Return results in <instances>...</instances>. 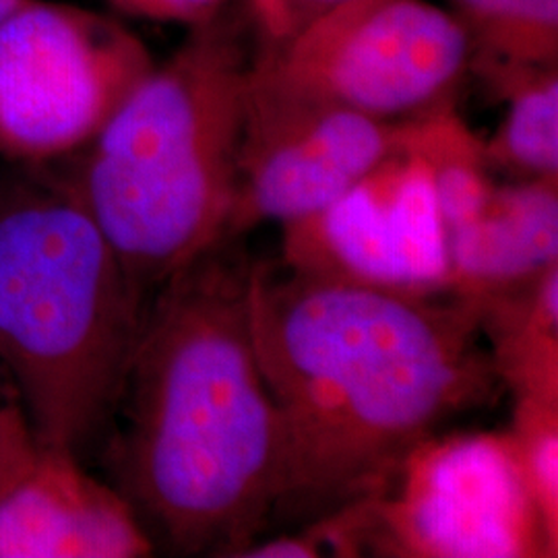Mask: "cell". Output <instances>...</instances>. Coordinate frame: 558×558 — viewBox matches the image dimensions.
<instances>
[{
    "instance_id": "cell-1",
    "label": "cell",
    "mask_w": 558,
    "mask_h": 558,
    "mask_svg": "<svg viewBox=\"0 0 558 558\" xmlns=\"http://www.w3.org/2000/svg\"><path fill=\"white\" fill-rule=\"evenodd\" d=\"M248 319L281 435L269 527L375 497L422 440L499 399L476 302L253 263Z\"/></svg>"
},
{
    "instance_id": "cell-2",
    "label": "cell",
    "mask_w": 558,
    "mask_h": 558,
    "mask_svg": "<svg viewBox=\"0 0 558 558\" xmlns=\"http://www.w3.org/2000/svg\"><path fill=\"white\" fill-rule=\"evenodd\" d=\"M246 236L220 239L151 294L110 442L114 486L151 539L236 557L269 532L281 435L251 336Z\"/></svg>"
},
{
    "instance_id": "cell-3",
    "label": "cell",
    "mask_w": 558,
    "mask_h": 558,
    "mask_svg": "<svg viewBox=\"0 0 558 558\" xmlns=\"http://www.w3.org/2000/svg\"><path fill=\"white\" fill-rule=\"evenodd\" d=\"M251 69L220 15L154 64L85 147L71 189L147 300L226 234Z\"/></svg>"
},
{
    "instance_id": "cell-4",
    "label": "cell",
    "mask_w": 558,
    "mask_h": 558,
    "mask_svg": "<svg viewBox=\"0 0 558 558\" xmlns=\"http://www.w3.org/2000/svg\"><path fill=\"white\" fill-rule=\"evenodd\" d=\"M147 302L71 184L0 203V368L41 442L112 424Z\"/></svg>"
},
{
    "instance_id": "cell-5",
    "label": "cell",
    "mask_w": 558,
    "mask_h": 558,
    "mask_svg": "<svg viewBox=\"0 0 558 558\" xmlns=\"http://www.w3.org/2000/svg\"><path fill=\"white\" fill-rule=\"evenodd\" d=\"M470 62L468 36L447 7L339 0L253 66L288 92L405 122L453 104Z\"/></svg>"
},
{
    "instance_id": "cell-6",
    "label": "cell",
    "mask_w": 558,
    "mask_h": 558,
    "mask_svg": "<svg viewBox=\"0 0 558 558\" xmlns=\"http://www.w3.org/2000/svg\"><path fill=\"white\" fill-rule=\"evenodd\" d=\"M154 64L120 21L25 0L0 23V156L40 163L85 149Z\"/></svg>"
},
{
    "instance_id": "cell-7",
    "label": "cell",
    "mask_w": 558,
    "mask_h": 558,
    "mask_svg": "<svg viewBox=\"0 0 558 558\" xmlns=\"http://www.w3.org/2000/svg\"><path fill=\"white\" fill-rule=\"evenodd\" d=\"M366 555L557 557L511 433H437L373 497Z\"/></svg>"
},
{
    "instance_id": "cell-8",
    "label": "cell",
    "mask_w": 558,
    "mask_h": 558,
    "mask_svg": "<svg viewBox=\"0 0 558 558\" xmlns=\"http://www.w3.org/2000/svg\"><path fill=\"white\" fill-rule=\"evenodd\" d=\"M408 122H387L306 98L251 69L239 180L223 239L265 221L304 220L405 145Z\"/></svg>"
},
{
    "instance_id": "cell-9",
    "label": "cell",
    "mask_w": 558,
    "mask_h": 558,
    "mask_svg": "<svg viewBox=\"0 0 558 558\" xmlns=\"http://www.w3.org/2000/svg\"><path fill=\"white\" fill-rule=\"evenodd\" d=\"M281 260L396 292H453L447 230L426 158L405 140L331 205L286 223Z\"/></svg>"
},
{
    "instance_id": "cell-10",
    "label": "cell",
    "mask_w": 558,
    "mask_h": 558,
    "mask_svg": "<svg viewBox=\"0 0 558 558\" xmlns=\"http://www.w3.org/2000/svg\"><path fill=\"white\" fill-rule=\"evenodd\" d=\"M156 542L114 486L38 439L21 408L0 418V558H141Z\"/></svg>"
},
{
    "instance_id": "cell-11",
    "label": "cell",
    "mask_w": 558,
    "mask_h": 558,
    "mask_svg": "<svg viewBox=\"0 0 558 558\" xmlns=\"http://www.w3.org/2000/svg\"><path fill=\"white\" fill-rule=\"evenodd\" d=\"M453 292L482 296L557 263V179L497 184L476 220L447 232Z\"/></svg>"
},
{
    "instance_id": "cell-12",
    "label": "cell",
    "mask_w": 558,
    "mask_h": 558,
    "mask_svg": "<svg viewBox=\"0 0 558 558\" xmlns=\"http://www.w3.org/2000/svg\"><path fill=\"white\" fill-rule=\"evenodd\" d=\"M505 387L519 398L557 401L558 265L511 288L468 296Z\"/></svg>"
},
{
    "instance_id": "cell-13",
    "label": "cell",
    "mask_w": 558,
    "mask_h": 558,
    "mask_svg": "<svg viewBox=\"0 0 558 558\" xmlns=\"http://www.w3.org/2000/svg\"><path fill=\"white\" fill-rule=\"evenodd\" d=\"M470 41V69L488 83L558 64V0H447Z\"/></svg>"
},
{
    "instance_id": "cell-14",
    "label": "cell",
    "mask_w": 558,
    "mask_h": 558,
    "mask_svg": "<svg viewBox=\"0 0 558 558\" xmlns=\"http://www.w3.org/2000/svg\"><path fill=\"white\" fill-rule=\"evenodd\" d=\"M490 85L507 100L499 131L484 141L490 168L518 180L558 179V64L515 71Z\"/></svg>"
},
{
    "instance_id": "cell-15",
    "label": "cell",
    "mask_w": 558,
    "mask_h": 558,
    "mask_svg": "<svg viewBox=\"0 0 558 558\" xmlns=\"http://www.w3.org/2000/svg\"><path fill=\"white\" fill-rule=\"evenodd\" d=\"M513 439L548 536L558 538V401L519 398Z\"/></svg>"
},
{
    "instance_id": "cell-16",
    "label": "cell",
    "mask_w": 558,
    "mask_h": 558,
    "mask_svg": "<svg viewBox=\"0 0 558 558\" xmlns=\"http://www.w3.org/2000/svg\"><path fill=\"white\" fill-rule=\"evenodd\" d=\"M339 0H246L248 17L263 44V52L278 50L304 25L317 20Z\"/></svg>"
},
{
    "instance_id": "cell-17",
    "label": "cell",
    "mask_w": 558,
    "mask_h": 558,
    "mask_svg": "<svg viewBox=\"0 0 558 558\" xmlns=\"http://www.w3.org/2000/svg\"><path fill=\"white\" fill-rule=\"evenodd\" d=\"M117 11L135 20L156 21L197 29L221 15L226 0H108Z\"/></svg>"
},
{
    "instance_id": "cell-18",
    "label": "cell",
    "mask_w": 558,
    "mask_h": 558,
    "mask_svg": "<svg viewBox=\"0 0 558 558\" xmlns=\"http://www.w3.org/2000/svg\"><path fill=\"white\" fill-rule=\"evenodd\" d=\"M25 0H0V23L7 20Z\"/></svg>"
},
{
    "instance_id": "cell-19",
    "label": "cell",
    "mask_w": 558,
    "mask_h": 558,
    "mask_svg": "<svg viewBox=\"0 0 558 558\" xmlns=\"http://www.w3.org/2000/svg\"><path fill=\"white\" fill-rule=\"evenodd\" d=\"M11 393H15V391H13L11 383L4 377V373H2V368H0V399L7 398V396H11Z\"/></svg>"
}]
</instances>
